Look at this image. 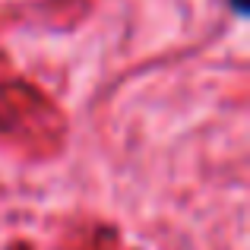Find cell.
<instances>
[{"label":"cell","instance_id":"6da1fadb","mask_svg":"<svg viewBox=\"0 0 250 250\" xmlns=\"http://www.w3.org/2000/svg\"><path fill=\"white\" fill-rule=\"evenodd\" d=\"M228 6H231V10H234V16H241V19H244L247 13H250L247 0H228Z\"/></svg>","mask_w":250,"mask_h":250}]
</instances>
